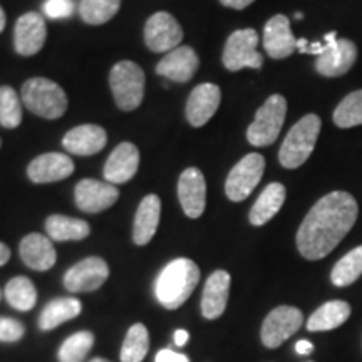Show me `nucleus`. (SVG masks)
<instances>
[{"label": "nucleus", "mask_w": 362, "mask_h": 362, "mask_svg": "<svg viewBox=\"0 0 362 362\" xmlns=\"http://www.w3.org/2000/svg\"><path fill=\"white\" fill-rule=\"evenodd\" d=\"M359 206L347 192L320 198L305 215L297 232V248L307 260H320L336 248L354 226Z\"/></svg>", "instance_id": "1"}, {"label": "nucleus", "mask_w": 362, "mask_h": 362, "mask_svg": "<svg viewBox=\"0 0 362 362\" xmlns=\"http://www.w3.org/2000/svg\"><path fill=\"white\" fill-rule=\"evenodd\" d=\"M200 282V269L189 259H176L161 270L155 284L158 302L165 309L175 310L188 300Z\"/></svg>", "instance_id": "2"}, {"label": "nucleus", "mask_w": 362, "mask_h": 362, "mask_svg": "<svg viewBox=\"0 0 362 362\" xmlns=\"http://www.w3.org/2000/svg\"><path fill=\"white\" fill-rule=\"evenodd\" d=\"M320 128H322V121L317 115H307L298 119L280 146V165L287 170H296L304 165L314 151Z\"/></svg>", "instance_id": "3"}, {"label": "nucleus", "mask_w": 362, "mask_h": 362, "mask_svg": "<svg viewBox=\"0 0 362 362\" xmlns=\"http://www.w3.org/2000/svg\"><path fill=\"white\" fill-rule=\"evenodd\" d=\"M22 103L34 115L57 119L67 110V96L61 86L45 78H33L22 86Z\"/></svg>", "instance_id": "4"}, {"label": "nucleus", "mask_w": 362, "mask_h": 362, "mask_svg": "<svg viewBox=\"0 0 362 362\" xmlns=\"http://www.w3.org/2000/svg\"><path fill=\"white\" fill-rule=\"evenodd\" d=\"M285 116H287V99L280 94L270 96L257 111L253 123L248 126V143L257 148H264L277 141Z\"/></svg>", "instance_id": "5"}, {"label": "nucleus", "mask_w": 362, "mask_h": 362, "mask_svg": "<svg viewBox=\"0 0 362 362\" xmlns=\"http://www.w3.org/2000/svg\"><path fill=\"white\" fill-rule=\"evenodd\" d=\"M110 86L117 107L134 111L144 98V72L133 61H121L112 66Z\"/></svg>", "instance_id": "6"}, {"label": "nucleus", "mask_w": 362, "mask_h": 362, "mask_svg": "<svg viewBox=\"0 0 362 362\" xmlns=\"http://www.w3.org/2000/svg\"><path fill=\"white\" fill-rule=\"evenodd\" d=\"M357 61V45L351 39H337L336 33L325 34L322 52L317 56L315 71L324 78H341Z\"/></svg>", "instance_id": "7"}, {"label": "nucleus", "mask_w": 362, "mask_h": 362, "mask_svg": "<svg viewBox=\"0 0 362 362\" xmlns=\"http://www.w3.org/2000/svg\"><path fill=\"white\" fill-rule=\"evenodd\" d=\"M265 171V158L259 153L243 156L226 176L225 193L232 202H243L260 183Z\"/></svg>", "instance_id": "8"}, {"label": "nucleus", "mask_w": 362, "mask_h": 362, "mask_svg": "<svg viewBox=\"0 0 362 362\" xmlns=\"http://www.w3.org/2000/svg\"><path fill=\"white\" fill-rule=\"evenodd\" d=\"M259 34L253 29H240L230 35L223 49V66L228 71H240L243 67L260 69L264 56L257 51Z\"/></svg>", "instance_id": "9"}, {"label": "nucleus", "mask_w": 362, "mask_h": 362, "mask_svg": "<svg viewBox=\"0 0 362 362\" xmlns=\"http://www.w3.org/2000/svg\"><path fill=\"white\" fill-rule=\"evenodd\" d=\"M304 324V314L292 305H280L265 317L262 325V342L269 349L282 346Z\"/></svg>", "instance_id": "10"}, {"label": "nucleus", "mask_w": 362, "mask_h": 362, "mask_svg": "<svg viewBox=\"0 0 362 362\" xmlns=\"http://www.w3.org/2000/svg\"><path fill=\"white\" fill-rule=\"evenodd\" d=\"M183 40V29L178 21L168 12H156L144 27V42L153 52H171L180 47Z\"/></svg>", "instance_id": "11"}, {"label": "nucleus", "mask_w": 362, "mask_h": 362, "mask_svg": "<svg viewBox=\"0 0 362 362\" xmlns=\"http://www.w3.org/2000/svg\"><path fill=\"white\" fill-rule=\"evenodd\" d=\"M110 277V267L99 257L88 259L72 265L64 275V287L69 292H93L103 287Z\"/></svg>", "instance_id": "12"}, {"label": "nucleus", "mask_w": 362, "mask_h": 362, "mask_svg": "<svg viewBox=\"0 0 362 362\" xmlns=\"http://www.w3.org/2000/svg\"><path fill=\"white\" fill-rule=\"evenodd\" d=\"M76 205L86 214H99L115 205L119 198L116 185L98 180H81L74 189Z\"/></svg>", "instance_id": "13"}, {"label": "nucleus", "mask_w": 362, "mask_h": 362, "mask_svg": "<svg viewBox=\"0 0 362 362\" xmlns=\"http://www.w3.org/2000/svg\"><path fill=\"white\" fill-rule=\"evenodd\" d=\"M181 208L189 218H200L206 206V181L198 168L185 170L178 181Z\"/></svg>", "instance_id": "14"}, {"label": "nucleus", "mask_w": 362, "mask_h": 362, "mask_svg": "<svg viewBox=\"0 0 362 362\" xmlns=\"http://www.w3.org/2000/svg\"><path fill=\"white\" fill-rule=\"evenodd\" d=\"M221 101V90L216 84H200L189 94L187 101V119L194 128L205 126L215 116Z\"/></svg>", "instance_id": "15"}, {"label": "nucleus", "mask_w": 362, "mask_h": 362, "mask_svg": "<svg viewBox=\"0 0 362 362\" xmlns=\"http://www.w3.org/2000/svg\"><path fill=\"white\" fill-rule=\"evenodd\" d=\"M45 35V22L42 16L37 12H27L19 17L13 30V44L16 51L21 56H34L44 47Z\"/></svg>", "instance_id": "16"}, {"label": "nucleus", "mask_w": 362, "mask_h": 362, "mask_svg": "<svg viewBox=\"0 0 362 362\" xmlns=\"http://www.w3.org/2000/svg\"><path fill=\"white\" fill-rule=\"evenodd\" d=\"M200 67V59L189 45H180L158 62L156 72L173 83H188Z\"/></svg>", "instance_id": "17"}, {"label": "nucleus", "mask_w": 362, "mask_h": 362, "mask_svg": "<svg viewBox=\"0 0 362 362\" xmlns=\"http://www.w3.org/2000/svg\"><path fill=\"white\" fill-rule=\"evenodd\" d=\"M74 173V163L62 153H45L30 161L27 176L33 183L44 185L66 180Z\"/></svg>", "instance_id": "18"}, {"label": "nucleus", "mask_w": 362, "mask_h": 362, "mask_svg": "<svg viewBox=\"0 0 362 362\" xmlns=\"http://www.w3.org/2000/svg\"><path fill=\"white\" fill-rule=\"evenodd\" d=\"M264 47L272 59H285L297 51V39L291 30L288 17L274 16L265 24L264 29Z\"/></svg>", "instance_id": "19"}, {"label": "nucleus", "mask_w": 362, "mask_h": 362, "mask_svg": "<svg viewBox=\"0 0 362 362\" xmlns=\"http://www.w3.org/2000/svg\"><path fill=\"white\" fill-rule=\"evenodd\" d=\"M230 282L232 279L225 270H216L208 277L202 297V314L205 319L215 320L223 315L226 304H228Z\"/></svg>", "instance_id": "20"}, {"label": "nucleus", "mask_w": 362, "mask_h": 362, "mask_svg": "<svg viewBox=\"0 0 362 362\" xmlns=\"http://www.w3.org/2000/svg\"><path fill=\"white\" fill-rule=\"evenodd\" d=\"M139 166V151L133 143H121L104 165V178L107 183L119 185L129 181Z\"/></svg>", "instance_id": "21"}, {"label": "nucleus", "mask_w": 362, "mask_h": 362, "mask_svg": "<svg viewBox=\"0 0 362 362\" xmlns=\"http://www.w3.org/2000/svg\"><path fill=\"white\" fill-rule=\"evenodd\" d=\"M107 134L101 126L83 124L72 128L62 139V146L72 155L93 156L106 146Z\"/></svg>", "instance_id": "22"}, {"label": "nucleus", "mask_w": 362, "mask_h": 362, "mask_svg": "<svg viewBox=\"0 0 362 362\" xmlns=\"http://www.w3.org/2000/svg\"><path fill=\"white\" fill-rule=\"evenodd\" d=\"M21 259L29 269L45 272L56 264V248L51 238L40 233H30L21 242Z\"/></svg>", "instance_id": "23"}, {"label": "nucleus", "mask_w": 362, "mask_h": 362, "mask_svg": "<svg viewBox=\"0 0 362 362\" xmlns=\"http://www.w3.org/2000/svg\"><path fill=\"white\" fill-rule=\"evenodd\" d=\"M161 200L156 194H148L139 203L134 216L133 240L136 245H146L155 237L158 225H160Z\"/></svg>", "instance_id": "24"}, {"label": "nucleus", "mask_w": 362, "mask_h": 362, "mask_svg": "<svg viewBox=\"0 0 362 362\" xmlns=\"http://www.w3.org/2000/svg\"><path fill=\"white\" fill-rule=\"evenodd\" d=\"M285 197H287V189L282 183H270L269 187H265L264 192L260 193V197L257 198L255 205L250 210V223L255 226L265 225L267 221H270L275 215L279 214L280 208H282Z\"/></svg>", "instance_id": "25"}, {"label": "nucleus", "mask_w": 362, "mask_h": 362, "mask_svg": "<svg viewBox=\"0 0 362 362\" xmlns=\"http://www.w3.org/2000/svg\"><path fill=\"white\" fill-rule=\"evenodd\" d=\"M351 305L344 300H330L320 305L307 320V330L310 332H325L337 329L349 319Z\"/></svg>", "instance_id": "26"}, {"label": "nucleus", "mask_w": 362, "mask_h": 362, "mask_svg": "<svg viewBox=\"0 0 362 362\" xmlns=\"http://www.w3.org/2000/svg\"><path fill=\"white\" fill-rule=\"evenodd\" d=\"M83 310V305L78 298L74 297H61L54 298L44 307L39 317V329L40 330H52L59 327L67 320L78 317Z\"/></svg>", "instance_id": "27"}, {"label": "nucleus", "mask_w": 362, "mask_h": 362, "mask_svg": "<svg viewBox=\"0 0 362 362\" xmlns=\"http://www.w3.org/2000/svg\"><path fill=\"white\" fill-rule=\"evenodd\" d=\"M45 232L49 238L56 242H71V240H84L89 237L90 226L88 221L71 218L64 215H52L45 220Z\"/></svg>", "instance_id": "28"}, {"label": "nucleus", "mask_w": 362, "mask_h": 362, "mask_svg": "<svg viewBox=\"0 0 362 362\" xmlns=\"http://www.w3.org/2000/svg\"><path fill=\"white\" fill-rule=\"evenodd\" d=\"M362 275V245L356 247L354 250L342 257L341 260L334 265L330 280L336 287H347L354 284Z\"/></svg>", "instance_id": "29"}, {"label": "nucleus", "mask_w": 362, "mask_h": 362, "mask_svg": "<svg viewBox=\"0 0 362 362\" xmlns=\"http://www.w3.org/2000/svg\"><path fill=\"white\" fill-rule=\"evenodd\" d=\"M332 119L334 124L341 129H349L362 124V89L347 94L339 103V106L332 115Z\"/></svg>", "instance_id": "30"}, {"label": "nucleus", "mask_w": 362, "mask_h": 362, "mask_svg": "<svg viewBox=\"0 0 362 362\" xmlns=\"http://www.w3.org/2000/svg\"><path fill=\"white\" fill-rule=\"evenodd\" d=\"M121 0H81L79 16L86 24L101 25L119 12Z\"/></svg>", "instance_id": "31"}, {"label": "nucleus", "mask_w": 362, "mask_h": 362, "mask_svg": "<svg viewBox=\"0 0 362 362\" xmlns=\"http://www.w3.org/2000/svg\"><path fill=\"white\" fill-rule=\"evenodd\" d=\"M6 298L13 309L27 312L37 302V291L27 277H13L6 285Z\"/></svg>", "instance_id": "32"}, {"label": "nucleus", "mask_w": 362, "mask_h": 362, "mask_svg": "<svg viewBox=\"0 0 362 362\" xmlns=\"http://www.w3.org/2000/svg\"><path fill=\"white\" fill-rule=\"evenodd\" d=\"M149 349V334L143 324H134L121 347V362H141Z\"/></svg>", "instance_id": "33"}, {"label": "nucleus", "mask_w": 362, "mask_h": 362, "mask_svg": "<svg viewBox=\"0 0 362 362\" xmlns=\"http://www.w3.org/2000/svg\"><path fill=\"white\" fill-rule=\"evenodd\" d=\"M94 346L93 332L81 330L72 334L59 347V362H83Z\"/></svg>", "instance_id": "34"}, {"label": "nucleus", "mask_w": 362, "mask_h": 362, "mask_svg": "<svg viewBox=\"0 0 362 362\" xmlns=\"http://www.w3.org/2000/svg\"><path fill=\"white\" fill-rule=\"evenodd\" d=\"M22 123V106L19 94L11 86L0 88V126L7 129L17 128Z\"/></svg>", "instance_id": "35"}, {"label": "nucleus", "mask_w": 362, "mask_h": 362, "mask_svg": "<svg viewBox=\"0 0 362 362\" xmlns=\"http://www.w3.org/2000/svg\"><path fill=\"white\" fill-rule=\"evenodd\" d=\"M25 327L11 317H0V342H17L24 337Z\"/></svg>", "instance_id": "36"}, {"label": "nucleus", "mask_w": 362, "mask_h": 362, "mask_svg": "<svg viewBox=\"0 0 362 362\" xmlns=\"http://www.w3.org/2000/svg\"><path fill=\"white\" fill-rule=\"evenodd\" d=\"M74 0H45L44 13L49 19H67L74 13Z\"/></svg>", "instance_id": "37"}, {"label": "nucleus", "mask_w": 362, "mask_h": 362, "mask_svg": "<svg viewBox=\"0 0 362 362\" xmlns=\"http://www.w3.org/2000/svg\"><path fill=\"white\" fill-rule=\"evenodd\" d=\"M155 362H189V359L185 354L175 352L171 349H163L156 354Z\"/></svg>", "instance_id": "38"}, {"label": "nucleus", "mask_w": 362, "mask_h": 362, "mask_svg": "<svg viewBox=\"0 0 362 362\" xmlns=\"http://www.w3.org/2000/svg\"><path fill=\"white\" fill-rule=\"evenodd\" d=\"M221 4H223L225 7H230V8H235V11H243V8H247L248 6H252L255 0H220Z\"/></svg>", "instance_id": "39"}, {"label": "nucleus", "mask_w": 362, "mask_h": 362, "mask_svg": "<svg viewBox=\"0 0 362 362\" xmlns=\"http://www.w3.org/2000/svg\"><path fill=\"white\" fill-rule=\"evenodd\" d=\"M312 351H314V346H312V342L309 341H298L296 344V352L300 356H309L312 354Z\"/></svg>", "instance_id": "40"}, {"label": "nucleus", "mask_w": 362, "mask_h": 362, "mask_svg": "<svg viewBox=\"0 0 362 362\" xmlns=\"http://www.w3.org/2000/svg\"><path fill=\"white\" fill-rule=\"evenodd\" d=\"M173 339H175V344H176V346L183 347L185 344L188 342V339H189V334L187 332V330H183V329H178V330H176V332H175Z\"/></svg>", "instance_id": "41"}, {"label": "nucleus", "mask_w": 362, "mask_h": 362, "mask_svg": "<svg viewBox=\"0 0 362 362\" xmlns=\"http://www.w3.org/2000/svg\"><path fill=\"white\" fill-rule=\"evenodd\" d=\"M8 259H11V248H8L6 243L0 242V267L6 265Z\"/></svg>", "instance_id": "42"}, {"label": "nucleus", "mask_w": 362, "mask_h": 362, "mask_svg": "<svg viewBox=\"0 0 362 362\" xmlns=\"http://www.w3.org/2000/svg\"><path fill=\"white\" fill-rule=\"evenodd\" d=\"M4 29H6V12L0 7V33H2Z\"/></svg>", "instance_id": "43"}, {"label": "nucleus", "mask_w": 362, "mask_h": 362, "mask_svg": "<svg viewBox=\"0 0 362 362\" xmlns=\"http://www.w3.org/2000/svg\"><path fill=\"white\" fill-rule=\"evenodd\" d=\"M89 362H111V361H107V359H103V357H96V359L89 361Z\"/></svg>", "instance_id": "44"}, {"label": "nucleus", "mask_w": 362, "mask_h": 362, "mask_svg": "<svg viewBox=\"0 0 362 362\" xmlns=\"http://www.w3.org/2000/svg\"><path fill=\"white\" fill-rule=\"evenodd\" d=\"M302 17H304V16H302L300 12H297V13H296V19H302Z\"/></svg>", "instance_id": "45"}, {"label": "nucleus", "mask_w": 362, "mask_h": 362, "mask_svg": "<svg viewBox=\"0 0 362 362\" xmlns=\"http://www.w3.org/2000/svg\"><path fill=\"white\" fill-rule=\"evenodd\" d=\"M0 146H2V139H0Z\"/></svg>", "instance_id": "46"}, {"label": "nucleus", "mask_w": 362, "mask_h": 362, "mask_svg": "<svg viewBox=\"0 0 362 362\" xmlns=\"http://www.w3.org/2000/svg\"><path fill=\"white\" fill-rule=\"evenodd\" d=\"M0 297H2V293H0Z\"/></svg>", "instance_id": "47"}]
</instances>
